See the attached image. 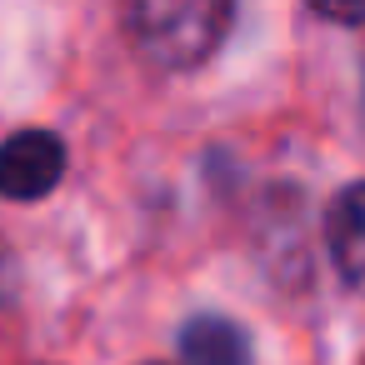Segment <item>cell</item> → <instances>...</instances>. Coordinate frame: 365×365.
Segmentation results:
<instances>
[{"label": "cell", "instance_id": "obj_1", "mask_svg": "<svg viewBox=\"0 0 365 365\" xmlns=\"http://www.w3.org/2000/svg\"><path fill=\"white\" fill-rule=\"evenodd\" d=\"M130 46L160 71H190L220 51L235 0H120Z\"/></svg>", "mask_w": 365, "mask_h": 365}, {"label": "cell", "instance_id": "obj_2", "mask_svg": "<svg viewBox=\"0 0 365 365\" xmlns=\"http://www.w3.org/2000/svg\"><path fill=\"white\" fill-rule=\"evenodd\" d=\"M66 175V145L56 130H16L0 140V200H46Z\"/></svg>", "mask_w": 365, "mask_h": 365}, {"label": "cell", "instance_id": "obj_3", "mask_svg": "<svg viewBox=\"0 0 365 365\" xmlns=\"http://www.w3.org/2000/svg\"><path fill=\"white\" fill-rule=\"evenodd\" d=\"M325 250L350 290L365 295V180L345 185L325 210Z\"/></svg>", "mask_w": 365, "mask_h": 365}, {"label": "cell", "instance_id": "obj_4", "mask_svg": "<svg viewBox=\"0 0 365 365\" xmlns=\"http://www.w3.org/2000/svg\"><path fill=\"white\" fill-rule=\"evenodd\" d=\"M180 355L185 365H250V340L225 315H195L180 330Z\"/></svg>", "mask_w": 365, "mask_h": 365}, {"label": "cell", "instance_id": "obj_5", "mask_svg": "<svg viewBox=\"0 0 365 365\" xmlns=\"http://www.w3.org/2000/svg\"><path fill=\"white\" fill-rule=\"evenodd\" d=\"M310 11L335 26H365V0H310Z\"/></svg>", "mask_w": 365, "mask_h": 365}]
</instances>
